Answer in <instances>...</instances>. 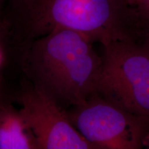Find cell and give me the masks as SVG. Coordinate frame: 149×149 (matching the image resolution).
Instances as JSON below:
<instances>
[{
    "instance_id": "obj_2",
    "label": "cell",
    "mask_w": 149,
    "mask_h": 149,
    "mask_svg": "<svg viewBox=\"0 0 149 149\" xmlns=\"http://www.w3.org/2000/svg\"><path fill=\"white\" fill-rule=\"evenodd\" d=\"M93 43L76 31L57 29L33 42L29 59L52 87L79 105L97 93L102 59Z\"/></svg>"
},
{
    "instance_id": "obj_11",
    "label": "cell",
    "mask_w": 149,
    "mask_h": 149,
    "mask_svg": "<svg viewBox=\"0 0 149 149\" xmlns=\"http://www.w3.org/2000/svg\"><path fill=\"white\" fill-rule=\"evenodd\" d=\"M123 1H124L126 3H127L128 5H129L130 6H131V2H132V0H122ZM132 7V6H131Z\"/></svg>"
},
{
    "instance_id": "obj_1",
    "label": "cell",
    "mask_w": 149,
    "mask_h": 149,
    "mask_svg": "<svg viewBox=\"0 0 149 149\" xmlns=\"http://www.w3.org/2000/svg\"><path fill=\"white\" fill-rule=\"evenodd\" d=\"M3 13L36 38L68 29L104 46L115 40H137L141 31L134 9L122 0H6Z\"/></svg>"
},
{
    "instance_id": "obj_5",
    "label": "cell",
    "mask_w": 149,
    "mask_h": 149,
    "mask_svg": "<svg viewBox=\"0 0 149 149\" xmlns=\"http://www.w3.org/2000/svg\"><path fill=\"white\" fill-rule=\"evenodd\" d=\"M19 111L34 136L37 149H95L44 91L26 93Z\"/></svg>"
},
{
    "instance_id": "obj_6",
    "label": "cell",
    "mask_w": 149,
    "mask_h": 149,
    "mask_svg": "<svg viewBox=\"0 0 149 149\" xmlns=\"http://www.w3.org/2000/svg\"><path fill=\"white\" fill-rule=\"evenodd\" d=\"M0 149H37L34 136L20 111L8 113L0 122Z\"/></svg>"
},
{
    "instance_id": "obj_7",
    "label": "cell",
    "mask_w": 149,
    "mask_h": 149,
    "mask_svg": "<svg viewBox=\"0 0 149 149\" xmlns=\"http://www.w3.org/2000/svg\"><path fill=\"white\" fill-rule=\"evenodd\" d=\"M131 6L135 10L144 31L149 29V0H132Z\"/></svg>"
},
{
    "instance_id": "obj_8",
    "label": "cell",
    "mask_w": 149,
    "mask_h": 149,
    "mask_svg": "<svg viewBox=\"0 0 149 149\" xmlns=\"http://www.w3.org/2000/svg\"><path fill=\"white\" fill-rule=\"evenodd\" d=\"M141 39L143 40V42H141V44H143V46L146 48V49L149 53V29H146L144 31Z\"/></svg>"
},
{
    "instance_id": "obj_10",
    "label": "cell",
    "mask_w": 149,
    "mask_h": 149,
    "mask_svg": "<svg viewBox=\"0 0 149 149\" xmlns=\"http://www.w3.org/2000/svg\"><path fill=\"white\" fill-rule=\"evenodd\" d=\"M6 2V0H0V15H1L3 13Z\"/></svg>"
},
{
    "instance_id": "obj_3",
    "label": "cell",
    "mask_w": 149,
    "mask_h": 149,
    "mask_svg": "<svg viewBox=\"0 0 149 149\" xmlns=\"http://www.w3.org/2000/svg\"><path fill=\"white\" fill-rule=\"evenodd\" d=\"M97 95L149 122V53L126 39L104 45Z\"/></svg>"
},
{
    "instance_id": "obj_9",
    "label": "cell",
    "mask_w": 149,
    "mask_h": 149,
    "mask_svg": "<svg viewBox=\"0 0 149 149\" xmlns=\"http://www.w3.org/2000/svg\"><path fill=\"white\" fill-rule=\"evenodd\" d=\"M144 149H149V133L146 136L143 142Z\"/></svg>"
},
{
    "instance_id": "obj_4",
    "label": "cell",
    "mask_w": 149,
    "mask_h": 149,
    "mask_svg": "<svg viewBox=\"0 0 149 149\" xmlns=\"http://www.w3.org/2000/svg\"><path fill=\"white\" fill-rule=\"evenodd\" d=\"M95 149H144L149 122L95 95L69 116Z\"/></svg>"
}]
</instances>
